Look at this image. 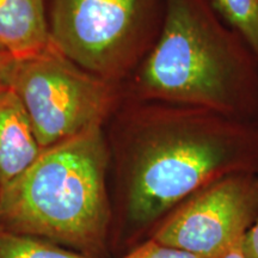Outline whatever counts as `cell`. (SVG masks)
<instances>
[{"instance_id":"cell-9","label":"cell","mask_w":258,"mask_h":258,"mask_svg":"<svg viewBox=\"0 0 258 258\" xmlns=\"http://www.w3.org/2000/svg\"><path fill=\"white\" fill-rule=\"evenodd\" d=\"M0 258H93L46 239L0 228Z\"/></svg>"},{"instance_id":"cell-14","label":"cell","mask_w":258,"mask_h":258,"mask_svg":"<svg viewBox=\"0 0 258 258\" xmlns=\"http://www.w3.org/2000/svg\"><path fill=\"white\" fill-rule=\"evenodd\" d=\"M224 258H246V256H245V253L243 252V249H241V244H240L238 245L237 247H234L233 250H231Z\"/></svg>"},{"instance_id":"cell-13","label":"cell","mask_w":258,"mask_h":258,"mask_svg":"<svg viewBox=\"0 0 258 258\" xmlns=\"http://www.w3.org/2000/svg\"><path fill=\"white\" fill-rule=\"evenodd\" d=\"M241 249L246 258H258V217L241 241Z\"/></svg>"},{"instance_id":"cell-11","label":"cell","mask_w":258,"mask_h":258,"mask_svg":"<svg viewBox=\"0 0 258 258\" xmlns=\"http://www.w3.org/2000/svg\"><path fill=\"white\" fill-rule=\"evenodd\" d=\"M121 258H200L196 254L179 250L177 247L160 244L148 238Z\"/></svg>"},{"instance_id":"cell-2","label":"cell","mask_w":258,"mask_h":258,"mask_svg":"<svg viewBox=\"0 0 258 258\" xmlns=\"http://www.w3.org/2000/svg\"><path fill=\"white\" fill-rule=\"evenodd\" d=\"M122 90L258 123V59L208 0H165L159 36Z\"/></svg>"},{"instance_id":"cell-8","label":"cell","mask_w":258,"mask_h":258,"mask_svg":"<svg viewBox=\"0 0 258 258\" xmlns=\"http://www.w3.org/2000/svg\"><path fill=\"white\" fill-rule=\"evenodd\" d=\"M41 152L24 105L10 90L0 98V189L22 175Z\"/></svg>"},{"instance_id":"cell-4","label":"cell","mask_w":258,"mask_h":258,"mask_svg":"<svg viewBox=\"0 0 258 258\" xmlns=\"http://www.w3.org/2000/svg\"><path fill=\"white\" fill-rule=\"evenodd\" d=\"M165 0H50V42L88 72L122 85L159 36Z\"/></svg>"},{"instance_id":"cell-3","label":"cell","mask_w":258,"mask_h":258,"mask_svg":"<svg viewBox=\"0 0 258 258\" xmlns=\"http://www.w3.org/2000/svg\"><path fill=\"white\" fill-rule=\"evenodd\" d=\"M110 161L102 125L42 150L0 189V228L103 258L112 221Z\"/></svg>"},{"instance_id":"cell-1","label":"cell","mask_w":258,"mask_h":258,"mask_svg":"<svg viewBox=\"0 0 258 258\" xmlns=\"http://www.w3.org/2000/svg\"><path fill=\"white\" fill-rule=\"evenodd\" d=\"M108 138L116 161L122 221L152 228L202 186L257 172L258 123L205 109L123 99Z\"/></svg>"},{"instance_id":"cell-12","label":"cell","mask_w":258,"mask_h":258,"mask_svg":"<svg viewBox=\"0 0 258 258\" xmlns=\"http://www.w3.org/2000/svg\"><path fill=\"white\" fill-rule=\"evenodd\" d=\"M16 61L14 57L0 51V98L11 90Z\"/></svg>"},{"instance_id":"cell-5","label":"cell","mask_w":258,"mask_h":258,"mask_svg":"<svg viewBox=\"0 0 258 258\" xmlns=\"http://www.w3.org/2000/svg\"><path fill=\"white\" fill-rule=\"evenodd\" d=\"M11 90L30 118L42 150L110 120L123 102L120 84L99 78L51 44L16 61Z\"/></svg>"},{"instance_id":"cell-6","label":"cell","mask_w":258,"mask_h":258,"mask_svg":"<svg viewBox=\"0 0 258 258\" xmlns=\"http://www.w3.org/2000/svg\"><path fill=\"white\" fill-rule=\"evenodd\" d=\"M257 217V172H237L179 202L154 226L150 238L200 258H224L241 244Z\"/></svg>"},{"instance_id":"cell-10","label":"cell","mask_w":258,"mask_h":258,"mask_svg":"<svg viewBox=\"0 0 258 258\" xmlns=\"http://www.w3.org/2000/svg\"><path fill=\"white\" fill-rule=\"evenodd\" d=\"M222 21L237 32L258 59V0H208Z\"/></svg>"},{"instance_id":"cell-7","label":"cell","mask_w":258,"mask_h":258,"mask_svg":"<svg viewBox=\"0 0 258 258\" xmlns=\"http://www.w3.org/2000/svg\"><path fill=\"white\" fill-rule=\"evenodd\" d=\"M49 44L46 0H0V51L18 61Z\"/></svg>"}]
</instances>
